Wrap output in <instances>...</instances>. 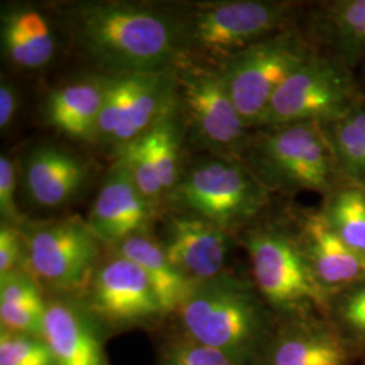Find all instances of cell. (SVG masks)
I'll return each instance as SVG.
<instances>
[{
  "label": "cell",
  "instance_id": "obj_2",
  "mask_svg": "<svg viewBox=\"0 0 365 365\" xmlns=\"http://www.w3.org/2000/svg\"><path fill=\"white\" fill-rule=\"evenodd\" d=\"M170 321L240 365L259 364L279 325L253 279L230 269L191 284Z\"/></svg>",
  "mask_w": 365,
  "mask_h": 365
},
{
  "label": "cell",
  "instance_id": "obj_22",
  "mask_svg": "<svg viewBox=\"0 0 365 365\" xmlns=\"http://www.w3.org/2000/svg\"><path fill=\"white\" fill-rule=\"evenodd\" d=\"M46 294L26 269L0 276V329L43 336Z\"/></svg>",
  "mask_w": 365,
  "mask_h": 365
},
{
  "label": "cell",
  "instance_id": "obj_8",
  "mask_svg": "<svg viewBox=\"0 0 365 365\" xmlns=\"http://www.w3.org/2000/svg\"><path fill=\"white\" fill-rule=\"evenodd\" d=\"M26 247V269L45 294L80 297L103 259V244L80 217L18 226Z\"/></svg>",
  "mask_w": 365,
  "mask_h": 365
},
{
  "label": "cell",
  "instance_id": "obj_17",
  "mask_svg": "<svg viewBox=\"0 0 365 365\" xmlns=\"http://www.w3.org/2000/svg\"><path fill=\"white\" fill-rule=\"evenodd\" d=\"M87 164L56 145H38L29 152L22 170L24 188L39 207L53 209L68 203L87 180Z\"/></svg>",
  "mask_w": 365,
  "mask_h": 365
},
{
  "label": "cell",
  "instance_id": "obj_3",
  "mask_svg": "<svg viewBox=\"0 0 365 365\" xmlns=\"http://www.w3.org/2000/svg\"><path fill=\"white\" fill-rule=\"evenodd\" d=\"M252 279L279 321L322 318L330 312L331 295L315 277L294 233L261 226L242 237Z\"/></svg>",
  "mask_w": 365,
  "mask_h": 365
},
{
  "label": "cell",
  "instance_id": "obj_31",
  "mask_svg": "<svg viewBox=\"0 0 365 365\" xmlns=\"http://www.w3.org/2000/svg\"><path fill=\"white\" fill-rule=\"evenodd\" d=\"M339 314L345 327L365 339V282L348 291L339 304Z\"/></svg>",
  "mask_w": 365,
  "mask_h": 365
},
{
  "label": "cell",
  "instance_id": "obj_12",
  "mask_svg": "<svg viewBox=\"0 0 365 365\" xmlns=\"http://www.w3.org/2000/svg\"><path fill=\"white\" fill-rule=\"evenodd\" d=\"M175 268L191 283L227 271L235 244L233 232L188 212H173L163 222L158 237Z\"/></svg>",
  "mask_w": 365,
  "mask_h": 365
},
{
  "label": "cell",
  "instance_id": "obj_5",
  "mask_svg": "<svg viewBox=\"0 0 365 365\" xmlns=\"http://www.w3.org/2000/svg\"><path fill=\"white\" fill-rule=\"evenodd\" d=\"M289 6L279 1L233 0L199 4L178 16L179 61L218 68L227 58L284 25Z\"/></svg>",
  "mask_w": 365,
  "mask_h": 365
},
{
  "label": "cell",
  "instance_id": "obj_9",
  "mask_svg": "<svg viewBox=\"0 0 365 365\" xmlns=\"http://www.w3.org/2000/svg\"><path fill=\"white\" fill-rule=\"evenodd\" d=\"M80 298L108 339L133 330L153 334L170 319L144 271L114 250L102 259Z\"/></svg>",
  "mask_w": 365,
  "mask_h": 365
},
{
  "label": "cell",
  "instance_id": "obj_23",
  "mask_svg": "<svg viewBox=\"0 0 365 365\" xmlns=\"http://www.w3.org/2000/svg\"><path fill=\"white\" fill-rule=\"evenodd\" d=\"M334 150L339 172L348 182H365V99L324 126Z\"/></svg>",
  "mask_w": 365,
  "mask_h": 365
},
{
  "label": "cell",
  "instance_id": "obj_28",
  "mask_svg": "<svg viewBox=\"0 0 365 365\" xmlns=\"http://www.w3.org/2000/svg\"><path fill=\"white\" fill-rule=\"evenodd\" d=\"M0 365H56L43 337L0 329Z\"/></svg>",
  "mask_w": 365,
  "mask_h": 365
},
{
  "label": "cell",
  "instance_id": "obj_14",
  "mask_svg": "<svg viewBox=\"0 0 365 365\" xmlns=\"http://www.w3.org/2000/svg\"><path fill=\"white\" fill-rule=\"evenodd\" d=\"M42 337L56 365H110L108 337L80 297L46 294Z\"/></svg>",
  "mask_w": 365,
  "mask_h": 365
},
{
  "label": "cell",
  "instance_id": "obj_25",
  "mask_svg": "<svg viewBox=\"0 0 365 365\" xmlns=\"http://www.w3.org/2000/svg\"><path fill=\"white\" fill-rule=\"evenodd\" d=\"M182 120L178 106L141 135L168 199L180 179Z\"/></svg>",
  "mask_w": 365,
  "mask_h": 365
},
{
  "label": "cell",
  "instance_id": "obj_27",
  "mask_svg": "<svg viewBox=\"0 0 365 365\" xmlns=\"http://www.w3.org/2000/svg\"><path fill=\"white\" fill-rule=\"evenodd\" d=\"M327 21L341 52L349 56L365 52V0L334 4Z\"/></svg>",
  "mask_w": 365,
  "mask_h": 365
},
{
  "label": "cell",
  "instance_id": "obj_6",
  "mask_svg": "<svg viewBox=\"0 0 365 365\" xmlns=\"http://www.w3.org/2000/svg\"><path fill=\"white\" fill-rule=\"evenodd\" d=\"M178 113L190 140L210 156L245 160L252 137L217 68L178 61L173 66Z\"/></svg>",
  "mask_w": 365,
  "mask_h": 365
},
{
  "label": "cell",
  "instance_id": "obj_19",
  "mask_svg": "<svg viewBox=\"0 0 365 365\" xmlns=\"http://www.w3.org/2000/svg\"><path fill=\"white\" fill-rule=\"evenodd\" d=\"M108 78L93 75L53 90L45 101L48 123L78 141H96Z\"/></svg>",
  "mask_w": 365,
  "mask_h": 365
},
{
  "label": "cell",
  "instance_id": "obj_33",
  "mask_svg": "<svg viewBox=\"0 0 365 365\" xmlns=\"http://www.w3.org/2000/svg\"><path fill=\"white\" fill-rule=\"evenodd\" d=\"M359 185H360V187H363V188H364V190H365V182H361V184H359Z\"/></svg>",
  "mask_w": 365,
  "mask_h": 365
},
{
  "label": "cell",
  "instance_id": "obj_18",
  "mask_svg": "<svg viewBox=\"0 0 365 365\" xmlns=\"http://www.w3.org/2000/svg\"><path fill=\"white\" fill-rule=\"evenodd\" d=\"M126 83L125 108L108 143L117 150L141 137L160 118L176 107L173 68L161 72L128 75Z\"/></svg>",
  "mask_w": 365,
  "mask_h": 365
},
{
  "label": "cell",
  "instance_id": "obj_15",
  "mask_svg": "<svg viewBox=\"0 0 365 365\" xmlns=\"http://www.w3.org/2000/svg\"><path fill=\"white\" fill-rule=\"evenodd\" d=\"M294 235L315 277L331 297L341 289L364 283L365 256L333 232L321 210L306 211Z\"/></svg>",
  "mask_w": 365,
  "mask_h": 365
},
{
  "label": "cell",
  "instance_id": "obj_32",
  "mask_svg": "<svg viewBox=\"0 0 365 365\" xmlns=\"http://www.w3.org/2000/svg\"><path fill=\"white\" fill-rule=\"evenodd\" d=\"M18 108V92L10 80L1 78L0 83V130L9 129Z\"/></svg>",
  "mask_w": 365,
  "mask_h": 365
},
{
  "label": "cell",
  "instance_id": "obj_1",
  "mask_svg": "<svg viewBox=\"0 0 365 365\" xmlns=\"http://www.w3.org/2000/svg\"><path fill=\"white\" fill-rule=\"evenodd\" d=\"M81 56L107 78L172 69L179 61L178 16L126 1H81L63 10Z\"/></svg>",
  "mask_w": 365,
  "mask_h": 365
},
{
  "label": "cell",
  "instance_id": "obj_21",
  "mask_svg": "<svg viewBox=\"0 0 365 365\" xmlns=\"http://www.w3.org/2000/svg\"><path fill=\"white\" fill-rule=\"evenodd\" d=\"M137 264L149 277L167 317L170 318L184 299L191 283L172 264L160 238L146 232L131 235L110 249Z\"/></svg>",
  "mask_w": 365,
  "mask_h": 365
},
{
  "label": "cell",
  "instance_id": "obj_20",
  "mask_svg": "<svg viewBox=\"0 0 365 365\" xmlns=\"http://www.w3.org/2000/svg\"><path fill=\"white\" fill-rule=\"evenodd\" d=\"M1 49L14 66L37 69L49 64L56 39L49 19L36 6L3 7L0 25Z\"/></svg>",
  "mask_w": 365,
  "mask_h": 365
},
{
  "label": "cell",
  "instance_id": "obj_10",
  "mask_svg": "<svg viewBox=\"0 0 365 365\" xmlns=\"http://www.w3.org/2000/svg\"><path fill=\"white\" fill-rule=\"evenodd\" d=\"M313 53L302 39L279 31L237 53L218 72L249 128L260 126L277 90Z\"/></svg>",
  "mask_w": 365,
  "mask_h": 365
},
{
  "label": "cell",
  "instance_id": "obj_26",
  "mask_svg": "<svg viewBox=\"0 0 365 365\" xmlns=\"http://www.w3.org/2000/svg\"><path fill=\"white\" fill-rule=\"evenodd\" d=\"M156 365H240L214 348L191 339L168 322L153 333Z\"/></svg>",
  "mask_w": 365,
  "mask_h": 365
},
{
  "label": "cell",
  "instance_id": "obj_11",
  "mask_svg": "<svg viewBox=\"0 0 365 365\" xmlns=\"http://www.w3.org/2000/svg\"><path fill=\"white\" fill-rule=\"evenodd\" d=\"M363 99L342 63L313 54L274 93L260 128L337 120Z\"/></svg>",
  "mask_w": 365,
  "mask_h": 365
},
{
  "label": "cell",
  "instance_id": "obj_30",
  "mask_svg": "<svg viewBox=\"0 0 365 365\" xmlns=\"http://www.w3.org/2000/svg\"><path fill=\"white\" fill-rule=\"evenodd\" d=\"M16 178L11 160L6 155L0 156V215L1 222L21 226L24 217L19 214L15 205Z\"/></svg>",
  "mask_w": 365,
  "mask_h": 365
},
{
  "label": "cell",
  "instance_id": "obj_4",
  "mask_svg": "<svg viewBox=\"0 0 365 365\" xmlns=\"http://www.w3.org/2000/svg\"><path fill=\"white\" fill-rule=\"evenodd\" d=\"M268 190L331 194L342 175L327 130L315 122L267 129L252 140L244 163Z\"/></svg>",
  "mask_w": 365,
  "mask_h": 365
},
{
  "label": "cell",
  "instance_id": "obj_29",
  "mask_svg": "<svg viewBox=\"0 0 365 365\" xmlns=\"http://www.w3.org/2000/svg\"><path fill=\"white\" fill-rule=\"evenodd\" d=\"M26 269V247L19 227L0 223V276ZM27 271V269H26Z\"/></svg>",
  "mask_w": 365,
  "mask_h": 365
},
{
  "label": "cell",
  "instance_id": "obj_16",
  "mask_svg": "<svg viewBox=\"0 0 365 365\" xmlns=\"http://www.w3.org/2000/svg\"><path fill=\"white\" fill-rule=\"evenodd\" d=\"M349 352L321 318L279 321L257 365H346Z\"/></svg>",
  "mask_w": 365,
  "mask_h": 365
},
{
  "label": "cell",
  "instance_id": "obj_24",
  "mask_svg": "<svg viewBox=\"0 0 365 365\" xmlns=\"http://www.w3.org/2000/svg\"><path fill=\"white\" fill-rule=\"evenodd\" d=\"M327 223L353 250L365 256V190L359 184H341L321 209Z\"/></svg>",
  "mask_w": 365,
  "mask_h": 365
},
{
  "label": "cell",
  "instance_id": "obj_7",
  "mask_svg": "<svg viewBox=\"0 0 365 365\" xmlns=\"http://www.w3.org/2000/svg\"><path fill=\"white\" fill-rule=\"evenodd\" d=\"M268 191L245 163L209 155L182 170L168 199L182 212L235 233L267 206Z\"/></svg>",
  "mask_w": 365,
  "mask_h": 365
},
{
  "label": "cell",
  "instance_id": "obj_13",
  "mask_svg": "<svg viewBox=\"0 0 365 365\" xmlns=\"http://www.w3.org/2000/svg\"><path fill=\"white\" fill-rule=\"evenodd\" d=\"M155 211L156 206L140 191L126 163L117 157L87 222L101 242L111 249L131 235L150 232Z\"/></svg>",
  "mask_w": 365,
  "mask_h": 365
}]
</instances>
